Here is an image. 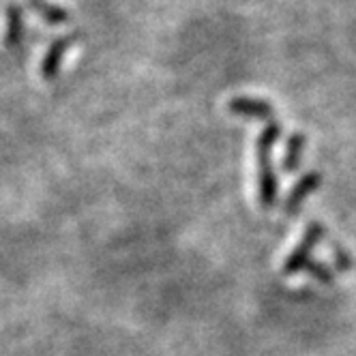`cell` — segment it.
<instances>
[{
	"mask_svg": "<svg viewBox=\"0 0 356 356\" xmlns=\"http://www.w3.org/2000/svg\"><path fill=\"white\" fill-rule=\"evenodd\" d=\"M282 138V124L279 120H268L266 129L258 136L256 142V159H258V193H260V207L270 209L277 204V193H279V183L277 174L270 163V150Z\"/></svg>",
	"mask_w": 356,
	"mask_h": 356,
	"instance_id": "obj_1",
	"label": "cell"
},
{
	"mask_svg": "<svg viewBox=\"0 0 356 356\" xmlns=\"http://www.w3.org/2000/svg\"><path fill=\"white\" fill-rule=\"evenodd\" d=\"M324 225L318 221L307 223V230H305L300 243L292 249V253L288 256V260L284 262V275H296L300 270L307 268V264L312 262V253L316 249V245L324 238Z\"/></svg>",
	"mask_w": 356,
	"mask_h": 356,
	"instance_id": "obj_2",
	"label": "cell"
},
{
	"mask_svg": "<svg viewBox=\"0 0 356 356\" xmlns=\"http://www.w3.org/2000/svg\"><path fill=\"white\" fill-rule=\"evenodd\" d=\"M80 39V33H71V35H63L58 39H54L49 43L47 52L43 56V63H41V78L45 82H52L58 71H60V63H63V56L67 54V49Z\"/></svg>",
	"mask_w": 356,
	"mask_h": 356,
	"instance_id": "obj_3",
	"label": "cell"
},
{
	"mask_svg": "<svg viewBox=\"0 0 356 356\" xmlns=\"http://www.w3.org/2000/svg\"><path fill=\"white\" fill-rule=\"evenodd\" d=\"M227 110L234 116H243V118H262V120H273L275 110L268 101L262 99H251V97H234L227 104Z\"/></svg>",
	"mask_w": 356,
	"mask_h": 356,
	"instance_id": "obj_4",
	"label": "cell"
},
{
	"mask_svg": "<svg viewBox=\"0 0 356 356\" xmlns=\"http://www.w3.org/2000/svg\"><path fill=\"white\" fill-rule=\"evenodd\" d=\"M322 185V174L320 172H309V174H305L300 181L290 189L288 197H286V213L288 215H294L300 207H302V202L307 200V195H312L318 187Z\"/></svg>",
	"mask_w": 356,
	"mask_h": 356,
	"instance_id": "obj_5",
	"label": "cell"
},
{
	"mask_svg": "<svg viewBox=\"0 0 356 356\" xmlns=\"http://www.w3.org/2000/svg\"><path fill=\"white\" fill-rule=\"evenodd\" d=\"M24 39V9L19 5H9L7 7V33L3 39V45L9 52L17 49Z\"/></svg>",
	"mask_w": 356,
	"mask_h": 356,
	"instance_id": "obj_6",
	"label": "cell"
},
{
	"mask_svg": "<svg viewBox=\"0 0 356 356\" xmlns=\"http://www.w3.org/2000/svg\"><path fill=\"white\" fill-rule=\"evenodd\" d=\"M29 5L47 24H52V26H58V24H67L71 19V15L67 13V9H63L58 5H52V3H47V0H29Z\"/></svg>",
	"mask_w": 356,
	"mask_h": 356,
	"instance_id": "obj_7",
	"label": "cell"
},
{
	"mask_svg": "<svg viewBox=\"0 0 356 356\" xmlns=\"http://www.w3.org/2000/svg\"><path fill=\"white\" fill-rule=\"evenodd\" d=\"M305 144H307V138H305L302 134L290 136L288 146H286V157H284V170L286 172H296L298 170L302 150H305Z\"/></svg>",
	"mask_w": 356,
	"mask_h": 356,
	"instance_id": "obj_8",
	"label": "cell"
},
{
	"mask_svg": "<svg viewBox=\"0 0 356 356\" xmlns=\"http://www.w3.org/2000/svg\"><path fill=\"white\" fill-rule=\"evenodd\" d=\"M307 270L314 279H318L320 284H324V286H328V284H333V270H330L324 262H318V260H312L309 264H307Z\"/></svg>",
	"mask_w": 356,
	"mask_h": 356,
	"instance_id": "obj_9",
	"label": "cell"
},
{
	"mask_svg": "<svg viewBox=\"0 0 356 356\" xmlns=\"http://www.w3.org/2000/svg\"><path fill=\"white\" fill-rule=\"evenodd\" d=\"M333 260H335V266L339 270H350L352 268V258L348 256V251L343 247H339L337 243H333Z\"/></svg>",
	"mask_w": 356,
	"mask_h": 356,
	"instance_id": "obj_10",
	"label": "cell"
}]
</instances>
